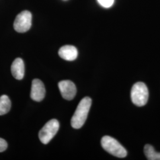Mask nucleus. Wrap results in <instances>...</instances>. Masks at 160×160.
<instances>
[{
    "label": "nucleus",
    "instance_id": "obj_10",
    "mask_svg": "<svg viewBox=\"0 0 160 160\" xmlns=\"http://www.w3.org/2000/svg\"><path fill=\"white\" fill-rule=\"evenodd\" d=\"M11 101L6 95H2L0 97V116L7 113L11 109Z\"/></svg>",
    "mask_w": 160,
    "mask_h": 160
},
{
    "label": "nucleus",
    "instance_id": "obj_2",
    "mask_svg": "<svg viewBox=\"0 0 160 160\" xmlns=\"http://www.w3.org/2000/svg\"><path fill=\"white\" fill-rule=\"evenodd\" d=\"M101 144L103 148L108 152L109 154L113 155L119 158H124L127 155V151L116 139L109 136H104L101 140Z\"/></svg>",
    "mask_w": 160,
    "mask_h": 160
},
{
    "label": "nucleus",
    "instance_id": "obj_1",
    "mask_svg": "<svg viewBox=\"0 0 160 160\" xmlns=\"http://www.w3.org/2000/svg\"><path fill=\"white\" fill-rule=\"evenodd\" d=\"M92 103V99L88 97H84L80 101L71 120V124L73 128L80 129L84 125Z\"/></svg>",
    "mask_w": 160,
    "mask_h": 160
},
{
    "label": "nucleus",
    "instance_id": "obj_4",
    "mask_svg": "<svg viewBox=\"0 0 160 160\" xmlns=\"http://www.w3.org/2000/svg\"><path fill=\"white\" fill-rule=\"evenodd\" d=\"M59 129V123L57 119L48 121L40 129L39 138L43 144H48L55 136Z\"/></svg>",
    "mask_w": 160,
    "mask_h": 160
},
{
    "label": "nucleus",
    "instance_id": "obj_12",
    "mask_svg": "<svg viewBox=\"0 0 160 160\" xmlns=\"http://www.w3.org/2000/svg\"><path fill=\"white\" fill-rule=\"evenodd\" d=\"M114 0H97V2L104 8H110L113 5Z\"/></svg>",
    "mask_w": 160,
    "mask_h": 160
},
{
    "label": "nucleus",
    "instance_id": "obj_5",
    "mask_svg": "<svg viewBox=\"0 0 160 160\" xmlns=\"http://www.w3.org/2000/svg\"><path fill=\"white\" fill-rule=\"evenodd\" d=\"M32 14L29 11H23L17 16L14 22V30L18 33L26 32L32 26Z\"/></svg>",
    "mask_w": 160,
    "mask_h": 160
},
{
    "label": "nucleus",
    "instance_id": "obj_11",
    "mask_svg": "<svg viewBox=\"0 0 160 160\" xmlns=\"http://www.w3.org/2000/svg\"><path fill=\"white\" fill-rule=\"evenodd\" d=\"M144 153L149 160H160V152L155 151L154 148L147 144L144 147Z\"/></svg>",
    "mask_w": 160,
    "mask_h": 160
},
{
    "label": "nucleus",
    "instance_id": "obj_3",
    "mask_svg": "<svg viewBox=\"0 0 160 160\" xmlns=\"http://www.w3.org/2000/svg\"><path fill=\"white\" fill-rule=\"evenodd\" d=\"M131 97L133 103L138 106L145 105L148 100V90L142 82L135 83L132 88Z\"/></svg>",
    "mask_w": 160,
    "mask_h": 160
},
{
    "label": "nucleus",
    "instance_id": "obj_13",
    "mask_svg": "<svg viewBox=\"0 0 160 160\" xmlns=\"http://www.w3.org/2000/svg\"><path fill=\"white\" fill-rule=\"evenodd\" d=\"M8 147V144L6 141L0 138V152H4V151H6Z\"/></svg>",
    "mask_w": 160,
    "mask_h": 160
},
{
    "label": "nucleus",
    "instance_id": "obj_8",
    "mask_svg": "<svg viewBox=\"0 0 160 160\" xmlns=\"http://www.w3.org/2000/svg\"><path fill=\"white\" fill-rule=\"evenodd\" d=\"M58 54L59 57L64 60L72 61L76 59L78 57V51L75 46L65 45L59 49Z\"/></svg>",
    "mask_w": 160,
    "mask_h": 160
},
{
    "label": "nucleus",
    "instance_id": "obj_6",
    "mask_svg": "<svg viewBox=\"0 0 160 160\" xmlns=\"http://www.w3.org/2000/svg\"><path fill=\"white\" fill-rule=\"evenodd\" d=\"M58 87L64 99L71 100L77 93V88L74 83L69 80H63L58 83Z\"/></svg>",
    "mask_w": 160,
    "mask_h": 160
},
{
    "label": "nucleus",
    "instance_id": "obj_7",
    "mask_svg": "<svg viewBox=\"0 0 160 160\" xmlns=\"http://www.w3.org/2000/svg\"><path fill=\"white\" fill-rule=\"evenodd\" d=\"M46 90L42 81L34 79L32 83L30 97L36 102H41L45 96Z\"/></svg>",
    "mask_w": 160,
    "mask_h": 160
},
{
    "label": "nucleus",
    "instance_id": "obj_9",
    "mask_svg": "<svg viewBox=\"0 0 160 160\" xmlns=\"http://www.w3.org/2000/svg\"><path fill=\"white\" fill-rule=\"evenodd\" d=\"M12 75L17 80H22L24 75V63L21 58H16L11 67Z\"/></svg>",
    "mask_w": 160,
    "mask_h": 160
}]
</instances>
